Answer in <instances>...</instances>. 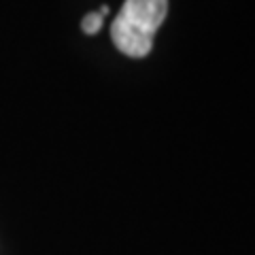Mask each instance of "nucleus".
Returning <instances> with one entry per match:
<instances>
[{"instance_id":"f257e3e1","label":"nucleus","mask_w":255,"mask_h":255,"mask_svg":"<svg viewBox=\"0 0 255 255\" xmlns=\"http://www.w3.org/2000/svg\"><path fill=\"white\" fill-rule=\"evenodd\" d=\"M168 0H126L111 23V38L128 58H145L153 49L155 32L166 19Z\"/></svg>"},{"instance_id":"f03ea898","label":"nucleus","mask_w":255,"mask_h":255,"mask_svg":"<svg viewBox=\"0 0 255 255\" xmlns=\"http://www.w3.org/2000/svg\"><path fill=\"white\" fill-rule=\"evenodd\" d=\"M102 19H105V15L100 11H90L81 21V30L85 34H96V32L102 28Z\"/></svg>"}]
</instances>
